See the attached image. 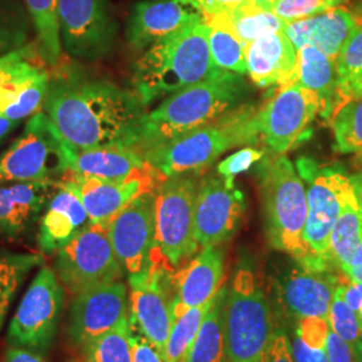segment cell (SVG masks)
Wrapping results in <instances>:
<instances>
[{"label":"cell","instance_id":"cell-1","mask_svg":"<svg viewBox=\"0 0 362 362\" xmlns=\"http://www.w3.org/2000/svg\"><path fill=\"white\" fill-rule=\"evenodd\" d=\"M52 69L42 110L71 149L128 146L141 151L146 106L136 91L91 77L76 62Z\"/></svg>","mask_w":362,"mask_h":362},{"label":"cell","instance_id":"cell-2","mask_svg":"<svg viewBox=\"0 0 362 362\" xmlns=\"http://www.w3.org/2000/svg\"><path fill=\"white\" fill-rule=\"evenodd\" d=\"M211 27L197 21L149 46L133 71L134 91L148 107L197 85L218 70L209 50Z\"/></svg>","mask_w":362,"mask_h":362},{"label":"cell","instance_id":"cell-3","mask_svg":"<svg viewBox=\"0 0 362 362\" xmlns=\"http://www.w3.org/2000/svg\"><path fill=\"white\" fill-rule=\"evenodd\" d=\"M247 94L243 76L218 70L206 81L167 97L144 118L141 152L215 121Z\"/></svg>","mask_w":362,"mask_h":362},{"label":"cell","instance_id":"cell-4","mask_svg":"<svg viewBox=\"0 0 362 362\" xmlns=\"http://www.w3.org/2000/svg\"><path fill=\"white\" fill-rule=\"evenodd\" d=\"M258 110L255 105H239L215 121L157 145L144 156L167 177L208 168L227 151L262 140Z\"/></svg>","mask_w":362,"mask_h":362},{"label":"cell","instance_id":"cell-5","mask_svg":"<svg viewBox=\"0 0 362 362\" xmlns=\"http://www.w3.org/2000/svg\"><path fill=\"white\" fill-rule=\"evenodd\" d=\"M258 176L270 246L302 263L308 258L303 240L308 220L305 182L285 155L266 157L259 165Z\"/></svg>","mask_w":362,"mask_h":362},{"label":"cell","instance_id":"cell-6","mask_svg":"<svg viewBox=\"0 0 362 362\" xmlns=\"http://www.w3.org/2000/svg\"><path fill=\"white\" fill-rule=\"evenodd\" d=\"M274 333L269 298L254 272L240 269L235 274L224 302L228 362H263Z\"/></svg>","mask_w":362,"mask_h":362},{"label":"cell","instance_id":"cell-7","mask_svg":"<svg viewBox=\"0 0 362 362\" xmlns=\"http://www.w3.org/2000/svg\"><path fill=\"white\" fill-rule=\"evenodd\" d=\"M298 173L308 182V220L303 233L308 258L299 264L313 270H333L337 267L330 258V236L353 192L351 177L341 169L318 168L305 158L298 161Z\"/></svg>","mask_w":362,"mask_h":362},{"label":"cell","instance_id":"cell-8","mask_svg":"<svg viewBox=\"0 0 362 362\" xmlns=\"http://www.w3.org/2000/svg\"><path fill=\"white\" fill-rule=\"evenodd\" d=\"M71 149L42 110L27 121L22 134L0 155V184L61 181L70 170Z\"/></svg>","mask_w":362,"mask_h":362},{"label":"cell","instance_id":"cell-9","mask_svg":"<svg viewBox=\"0 0 362 362\" xmlns=\"http://www.w3.org/2000/svg\"><path fill=\"white\" fill-rule=\"evenodd\" d=\"M197 185L185 173L169 176L156 194V247L169 266L192 258L199 243L194 233Z\"/></svg>","mask_w":362,"mask_h":362},{"label":"cell","instance_id":"cell-10","mask_svg":"<svg viewBox=\"0 0 362 362\" xmlns=\"http://www.w3.org/2000/svg\"><path fill=\"white\" fill-rule=\"evenodd\" d=\"M54 272L70 294L119 281L122 266L112 246L107 227L89 224L55 257Z\"/></svg>","mask_w":362,"mask_h":362},{"label":"cell","instance_id":"cell-11","mask_svg":"<svg viewBox=\"0 0 362 362\" xmlns=\"http://www.w3.org/2000/svg\"><path fill=\"white\" fill-rule=\"evenodd\" d=\"M64 288L54 270L43 266L23 294L7 332L11 346L46 353L58 332Z\"/></svg>","mask_w":362,"mask_h":362},{"label":"cell","instance_id":"cell-12","mask_svg":"<svg viewBox=\"0 0 362 362\" xmlns=\"http://www.w3.org/2000/svg\"><path fill=\"white\" fill-rule=\"evenodd\" d=\"M173 275L172 267L157 255L148 270L129 276L130 329L145 337L161 354L173 322Z\"/></svg>","mask_w":362,"mask_h":362},{"label":"cell","instance_id":"cell-13","mask_svg":"<svg viewBox=\"0 0 362 362\" xmlns=\"http://www.w3.org/2000/svg\"><path fill=\"white\" fill-rule=\"evenodd\" d=\"M58 21L70 58L94 62L113 49L118 26L110 0H58Z\"/></svg>","mask_w":362,"mask_h":362},{"label":"cell","instance_id":"cell-14","mask_svg":"<svg viewBox=\"0 0 362 362\" xmlns=\"http://www.w3.org/2000/svg\"><path fill=\"white\" fill-rule=\"evenodd\" d=\"M320 113L324 115V105L317 93L298 82L279 86L259 107L260 139L274 153L285 155L303 139Z\"/></svg>","mask_w":362,"mask_h":362},{"label":"cell","instance_id":"cell-15","mask_svg":"<svg viewBox=\"0 0 362 362\" xmlns=\"http://www.w3.org/2000/svg\"><path fill=\"white\" fill-rule=\"evenodd\" d=\"M156 191H145L122 208L107 224L117 258L129 275L148 270L157 255Z\"/></svg>","mask_w":362,"mask_h":362},{"label":"cell","instance_id":"cell-16","mask_svg":"<svg viewBox=\"0 0 362 362\" xmlns=\"http://www.w3.org/2000/svg\"><path fill=\"white\" fill-rule=\"evenodd\" d=\"M246 203L233 179L204 176L194 200V233L200 247L220 246L233 238L243 218Z\"/></svg>","mask_w":362,"mask_h":362},{"label":"cell","instance_id":"cell-17","mask_svg":"<svg viewBox=\"0 0 362 362\" xmlns=\"http://www.w3.org/2000/svg\"><path fill=\"white\" fill-rule=\"evenodd\" d=\"M127 286L121 281L95 286L76 296L69 317V334L85 348L93 339L129 318Z\"/></svg>","mask_w":362,"mask_h":362},{"label":"cell","instance_id":"cell-18","mask_svg":"<svg viewBox=\"0 0 362 362\" xmlns=\"http://www.w3.org/2000/svg\"><path fill=\"white\" fill-rule=\"evenodd\" d=\"M167 180V176L157 168L128 180L112 181L85 177L67 172L64 181L79 196L86 209L90 224L107 227L109 221L129 204L130 202L145 191H156Z\"/></svg>","mask_w":362,"mask_h":362},{"label":"cell","instance_id":"cell-19","mask_svg":"<svg viewBox=\"0 0 362 362\" xmlns=\"http://www.w3.org/2000/svg\"><path fill=\"white\" fill-rule=\"evenodd\" d=\"M204 19L197 0H140L127 22V38L134 50H146L160 39Z\"/></svg>","mask_w":362,"mask_h":362},{"label":"cell","instance_id":"cell-20","mask_svg":"<svg viewBox=\"0 0 362 362\" xmlns=\"http://www.w3.org/2000/svg\"><path fill=\"white\" fill-rule=\"evenodd\" d=\"M59 181L0 184V245L21 243L39 226Z\"/></svg>","mask_w":362,"mask_h":362},{"label":"cell","instance_id":"cell-21","mask_svg":"<svg viewBox=\"0 0 362 362\" xmlns=\"http://www.w3.org/2000/svg\"><path fill=\"white\" fill-rule=\"evenodd\" d=\"M339 278L333 270H313L297 262V267L282 275L276 285V297L282 310L298 321L305 318L329 320L330 305Z\"/></svg>","mask_w":362,"mask_h":362},{"label":"cell","instance_id":"cell-22","mask_svg":"<svg viewBox=\"0 0 362 362\" xmlns=\"http://www.w3.org/2000/svg\"><path fill=\"white\" fill-rule=\"evenodd\" d=\"M245 52L247 73L259 88L298 82V50L284 31L254 40Z\"/></svg>","mask_w":362,"mask_h":362},{"label":"cell","instance_id":"cell-23","mask_svg":"<svg viewBox=\"0 0 362 362\" xmlns=\"http://www.w3.org/2000/svg\"><path fill=\"white\" fill-rule=\"evenodd\" d=\"M89 224V215L79 196L59 181L39 220L37 242L40 252L46 255L58 252Z\"/></svg>","mask_w":362,"mask_h":362},{"label":"cell","instance_id":"cell-24","mask_svg":"<svg viewBox=\"0 0 362 362\" xmlns=\"http://www.w3.org/2000/svg\"><path fill=\"white\" fill-rule=\"evenodd\" d=\"M356 25L357 16L338 6L311 18L288 22L284 33L297 50L313 46L337 62Z\"/></svg>","mask_w":362,"mask_h":362},{"label":"cell","instance_id":"cell-25","mask_svg":"<svg viewBox=\"0 0 362 362\" xmlns=\"http://www.w3.org/2000/svg\"><path fill=\"white\" fill-rule=\"evenodd\" d=\"M224 281V259L219 246L202 247L187 267L173 275L176 302L185 309L207 305Z\"/></svg>","mask_w":362,"mask_h":362},{"label":"cell","instance_id":"cell-26","mask_svg":"<svg viewBox=\"0 0 362 362\" xmlns=\"http://www.w3.org/2000/svg\"><path fill=\"white\" fill-rule=\"evenodd\" d=\"M155 168L143 152L128 146H106L76 153L69 172L85 177L122 181L144 175Z\"/></svg>","mask_w":362,"mask_h":362},{"label":"cell","instance_id":"cell-27","mask_svg":"<svg viewBox=\"0 0 362 362\" xmlns=\"http://www.w3.org/2000/svg\"><path fill=\"white\" fill-rule=\"evenodd\" d=\"M50 73L45 64L19 74L0 89V116L16 122L43 109L49 90Z\"/></svg>","mask_w":362,"mask_h":362},{"label":"cell","instance_id":"cell-28","mask_svg":"<svg viewBox=\"0 0 362 362\" xmlns=\"http://www.w3.org/2000/svg\"><path fill=\"white\" fill-rule=\"evenodd\" d=\"M298 83L320 95L324 105V115L334 110L338 98L337 62L313 46L298 50Z\"/></svg>","mask_w":362,"mask_h":362},{"label":"cell","instance_id":"cell-29","mask_svg":"<svg viewBox=\"0 0 362 362\" xmlns=\"http://www.w3.org/2000/svg\"><path fill=\"white\" fill-rule=\"evenodd\" d=\"M227 290L220 288L182 362H228L224 336V302Z\"/></svg>","mask_w":362,"mask_h":362},{"label":"cell","instance_id":"cell-30","mask_svg":"<svg viewBox=\"0 0 362 362\" xmlns=\"http://www.w3.org/2000/svg\"><path fill=\"white\" fill-rule=\"evenodd\" d=\"M204 22L209 26L218 25L228 28L245 47L264 35L284 31L286 27L284 19L272 11L257 8L251 3L231 13L204 15Z\"/></svg>","mask_w":362,"mask_h":362},{"label":"cell","instance_id":"cell-31","mask_svg":"<svg viewBox=\"0 0 362 362\" xmlns=\"http://www.w3.org/2000/svg\"><path fill=\"white\" fill-rule=\"evenodd\" d=\"M33 27L37 33L39 54L42 61L55 67L62 61V40L58 21V0H23Z\"/></svg>","mask_w":362,"mask_h":362},{"label":"cell","instance_id":"cell-32","mask_svg":"<svg viewBox=\"0 0 362 362\" xmlns=\"http://www.w3.org/2000/svg\"><path fill=\"white\" fill-rule=\"evenodd\" d=\"M214 300L215 298L207 305L191 309H185L175 300L173 322L163 353L164 362H182Z\"/></svg>","mask_w":362,"mask_h":362},{"label":"cell","instance_id":"cell-33","mask_svg":"<svg viewBox=\"0 0 362 362\" xmlns=\"http://www.w3.org/2000/svg\"><path fill=\"white\" fill-rule=\"evenodd\" d=\"M40 264H43V258L35 254L0 250V330L19 286L28 272Z\"/></svg>","mask_w":362,"mask_h":362},{"label":"cell","instance_id":"cell-34","mask_svg":"<svg viewBox=\"0 0 362 362\" xmlns=\"http://www.w3.org/2000/svg\"><path fill=\"white\" fill-rule=\"evenodd\" d=\"M31 23L23 0H0V57L26 46Z\"/></svg>","mask_w":362,"mask_h":362},{"label":"cell","instance_id":"cell-35","mask_svg":"<svg viewBox=\"0 0 362 362\" xmlns=\"http://www.w3.org/2000/svg\"><path fill=\"white\" fill-rule=\"evenodd\" d=\"M336 148L341 153L362 151V97H353L341 105L333 117Z\"/></svg>","mask_w":362,"mask_h":362},{"label":"cell","instance_id":"cell-36","mask_svg":"<svg viewBox=\"0 0 362 362\" xmlns=\"http://www.w3.org/2000/svg\"><path fill=\"white\" fill-rule=\"evenodd\" d=\"M345 284H339L337 287L334 297L329 311V326L349 345L354 356V361L362 362V329L357 313L350 309L344 298Z\"/></svg>","mask_w":362,"mask_h":362},{"label":"cell","instance_id":"cell-37","mask_svg":"<svg viewBox=\"0 0 362 362\" xmlns=\"http://www.w3.org/2000/svg\"><path fill=\"white\" fill-rule=\"evenodd\" d=\"M209 27V50L214 65L239 76L247 74L245 45L228 28L218 25Z\"/></svg>","mask_w":362,"mask_h":362},{"label":"cell","instance_id":"cell-38","mask_svg":"<svg viewBox=\"0 0 362 362\" xmlns=\"http://www.w3.org/2000/svg\"><path fill=\"white\" fill-rule=\"evenodd\" d=\"M129 318L85 346L88 362H133Z\"/></svg>","mask_w":362,"mask_h":362},{"label":"cell","instance_id":"cell-39","mask_svg":"<svg viewBox=\"0 0 362 362\" xmlns=\"http://www.w3.org/2000/svg\"><path fill=\"white\" fill-rule=\"evenodd\" d=\"M362 73V16H357V25L337 59L338 97L350 82Z\"/></svg>","mask_w":362,"mask_h":362},{"label":"cell","instance_id":"cell-40","mask_svg":"<svg viewBox=\"0 0 362 362\" xmlns=\"http://www.w3.org/2000/svg\"><path fill=\"white\" fill-rule=\"evenodd\" d=\"M42 64L45 62L40 58L37 39L30 40L22 49L0 57V89L19 74Z\"/></svg>","mask_w":362,"mask_h":362},{"label":"cell","instance_id":"cell-41","mask_svg":"<svg viewBox=\"0 0 362 362\" xmlns=\"http://www.w3.org/2000/svg\"><path fill=\"white\" fill-rule=\"evenodd\" d=\"M345 1L348 0H278L272 11L288 23L329 11Z\"/></svg>","mask_w":362,"mask_h":362},{"label":"cell","instance_id":"cell-42","mask_svg":"<svg viewBox=\"0 0 362 362\" xmlns=\"http://www.w3.org/2000/svg\"><path fill=\"white\" fill-rule=\"evenodd\" d=\"M263 151H259L252 146L243 148L219 163L218 173L224 177L233 179L236 175L251 168L255 163L260 161L263 158Z\"/></svg>","mask_w":362,"mask_h":362},{"label":"cell","instance_id":"cell-43","mask_svg":"<svg viewBox=\"0 0 362 362\" xmlns=\"http://www.w3.org/2000/svg\"><path fill=\"white\" fill-rule=\"evenodd\" d=\"M330 326L324 318H305L298 321L297 334L305 344L314 348H326Z\"/></svg>","mask_w":362,"mask_h":362},{"label":"cell","instance_id":"cell-44","mask_svg":"<svg viewBox=\"0 0 362 362\" xmlns=\"http://www.w3.org/2000/svg\"><path fill=\"white\" fill-rule=\"evenodd\" d=\"M133 362H164L163 354L137 332L130 333Z\"/></svg>","mask_w":362,"mask_h":362},{"label":"cell","instance_id":"cell-45","mask_svg":"<svg viewBox=\"0 0 362 362\" xmlns=\"http://www.w3.org/2000/svg\"><path fill=\"white\" fill-rule=\"evenodd\" d=\"M263 362H296L288 337L282 330H275Z\"/></svg>","mask_w":362,"mask_h":362},{"label":"cell","instance_id":"cell-46","mask_svg":"<svg viewBox=\"0 0 362 362\" xmlns=\"http://www.w3.org/2000/svg\"><path fill=\"white\" fill-rule=\"evenodd\" d=\"M291 351L296 362H329L326 348H314L305 344L296 334L291 342Z\"/></svg>","mask_w":362,"mask_h":362},{"label":"cell","instance_id":"cell-47","mask_svg":"<svg viewBox=\"0 0 362 362\" xmlns=\"http://www.w3.org/2000/svg\"><path fill=\"white\" fill-rule=\"evenodd\" d=\"M326 353L329 362H356L349 345L330 329L326 341Z\"/></svg>","mask_w":362,"mask_h":362},{"label":"cell","instance_id":"cell-48","mask_svg":"<svg viewBox=\"0 0 362 362\" xmlns=\"http://www.w3.org/2000/svg\"><path fill=\"white\" fill-rule=\"evenodd\" d=\"M250 3L251 0H203L202 7L204 15H224L240 10Z\"/></svg>","mask_w":362,"mask_h":362},{"label":"cell","instance_id":"cell-49","mask_svg":"<svg viewBox=\"0 0 362 362\" xmlns=\"http://www.w3.org/2000/svg\"><path fill=\"white\" fill-rule=\"evenodd\" d=\"M4 362H46L38 353L26 348L11 346L6 350Z\"/></svg>","mask_w":362,"mask_h":362},{"label":"cell","instance_id":"cell-50","mask_svg":"<svg viewBox=\"0 0 362 362\" xmlns=\"http://www.w3.org/2000/svg\"><path fill=\"white\" fill-rule=\"evenodd\" d=\"M344 298L350 309L357 313L362 303V282H350V285H345Z\"/></svg>","mask_w":362,"mask_h":362},{"label":"cell","instance_id":"cell-51","mask_svg":"<svg viewBox=\"0 0 362 362\" xmlns=\"http://www.w3.org/2000/svg\"><path fill=\"white\" fill-rule=\"evenodd\" d=\"M344 275L349 278L350 282H362V243L350 259L349 266Z\"/></svg>","mask_w":362,"mask_h":362},{"label":"cell","instance_id":"cell-52","mask_svg":"<svg viewBox=\"0 0 362 362\" xmlns=\"http://www.w3.org/2000/svg\"><path fill=\"white\" fill-rule=\"evenodd\" d=\"M339 97L345 101L346 98H353V97H362V73L354 78L349 85L339 91Z\"/></svg>","mask_w":362,"mask_h":362},{"label":"cell","instance_id":"cell-53","mask_svg":"<svg viewBox=\"0 0 362 362\" xmlns=\"http://www.w3.org/2000/svg\"><path fill=\"white\" fill-rule=\"evenodd\" d=\"M19 122L8 119L6 117L0 116V145L4 143V140L16 129Z\"/></svg>","mask_w":362,"mask_h":362},{"label":"cell","instance_id":"cell-54","mask_svg":"<svg viewBox=\"0 0 362 362\" xmlns=\"http://www.w3.org/2000/svg\"><path fill=\"white\" fill-rule=\"evenodd\" d=\"M278 0H251V4L255 6L257 8L260 10H264V11H272L274 4L276 3Z\"/></svg>","mask_w":362,"mask_h":362},{"label":"cell","instance_id":"cell-55","mask_svg":"<svg viewBox=\"0 0 362 362\" xmlns=\"http://www.w3.org/2000/svg\"><path fill=\"white\" fill-rule=\"evenodd\" d=\"M357 317H358V321H360V325H361L362 329V303L361 306H360V309H358V311H357Z\"/></svg>","mask_w":362,"mask_h":362},{"label":"cell","instance_id":"cell-56","mask_svg":"<svg viewBox=\"0 0 362 362\" xmlns=\"http://www.w3.org/2000/svg\"><path fill=\"white\" fill-rule=\"evenodd\" d=\"M357 3H358V7H360V10L362 11V0H357Z\"/></svg>","mask_w":362,"mask_h":362},{"label":"cell","instance_id":"cell-57","mask_svg":"<svg viewBox=\"0 0 362 362\" xmlns=\"http://www.w3.org/2000/svg\"><path fill=\"white\" fill-rule=\"evenodd\" d=\"M197 1H199V3H200V4H202V3H203V0H197Z\"/></svg>","mask_w":362,"mask_h":362}]
</instances>
